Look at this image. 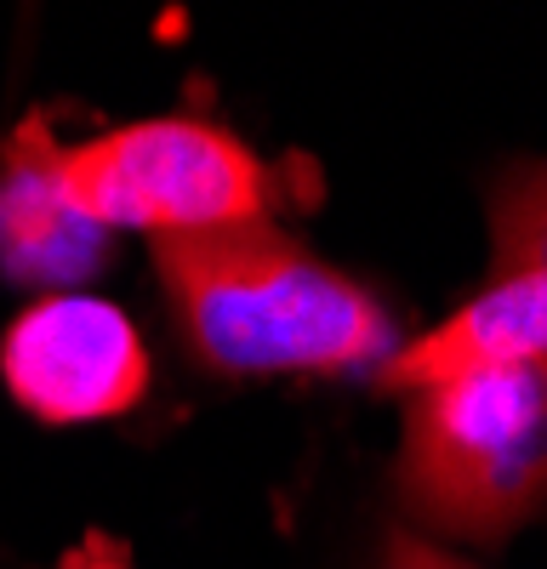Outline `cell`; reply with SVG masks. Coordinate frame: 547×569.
I'll return each instance as SVG.
<instances>
[{
    "label": "cell",
    "mask_w": 547,
    "mask_h": 569,
    "mask_svg": "<svg viewBox=\"0 0 547 569\" xmlns=\"http://www.w3.org/2000/svg\"><path fill=\"white\" fill-rule=\"evenodd\" d=\"M63 188L98 228H155V240L246 228L286 200L280 177L235 131L195 114L137 120L63 149Z\"/></svg>",
    "instance_id": "3"
},
{
    "label": "cell",
    "mask_w": 547,
    "mask_h": 569,
    "mask_svg": "<svg viewBox=\"0 0 547 569\" xmlns=\"http://www.w3.org/2000/svg\"><path fill=\"white\" fill-rule=\"evenodd\" d=\"M155 268L211 376H337L394 359L382 302L268 222L166 233Z\"/></svg>",
    "instance_id": "1"
},
{
    "label": "cell",
    "mask_w": 547,
    "mask_h": 569,
    "mask_svg": "<svg viewBox=\"0 0 547 569\" xmlns=\"http://www.w3.org/2000/svg\"><path fill=\"white\" fill-rule=\"evenodd\" d=\"M109 262L98 228L63 188V142L29 114L0 149V273L29 291H74Z\"/></svg>",
    "instance_id": "5"
},
{
    "label": "cell",
    "mask_w": 547,
    "mask_h": 569,
    "mask_svg": "<svg viewBox=\"0 0 547 569\" xmlns=\"http://www.w3.org/2000/svg\"><path fill=\"white\" fill-rule=\"evenodd\" d=\"M547 273V160H519L490 188V279Z\"/></svg>",
    "instance_id": "6"
},
{
    "label": "cell",
    "mask_w": 547,
    "mask_h": 569,
    "mask_svg": "<svg viewBox=\"0 0 547 569\" xmlns=\"http://www.w3.org/2000/svg\"><path fill=\"white\" fill-rule=\"evenodd\" d=\"M417 525L501 541L547 507V359L490 365L417 388L394 467Z\"/></svg>",
    "instance_id": "2"
},
{
    "label": "cell",
    "mask_w": 547,
    "mask_h": 569,
    "mask_svg": "<svg viewBox=\"0 0 547 569\" xmlns=\"http://www.w3.org/2000/svg\"><path fill=\"white\" fill-rule=\"evenodd\" d=\"M52 569H131V552H126V541L91 530V536H86L80 547H69Z\"/></svg>",
    "instance_id": "8"
},
{
    "label": "cell",
    "mask_w": 547,
    "mask_h": 569,
    "mask_svg": "<svg viewBox=\"0 0 547 569\" xmlns=\"http://www.w3.org/2000/svg\"><path fill=\"white\" fill-rule=\"evenodd\" d=\"M382 569H468V563H456L450 552H439L417 530H388L382 536Z\"/></svg>",
    "instance_id": "7"
},
{
    "label": "cell",
    "mask_w": 547,
    "mask_h": 569,
    "mask_svg": "<svg viewBox=\"0 0 547 569\" xmlns=\"http://www.w3.org/2000/svg\"><path fill=\"white\" fill-rule=\"evenodd\" d=\"M7 393L52 427L126 416L149 393V353L137 325L103 297H40L0 337Z\"/></svg>",
    "instance_id": "4"
}]
</instances>
